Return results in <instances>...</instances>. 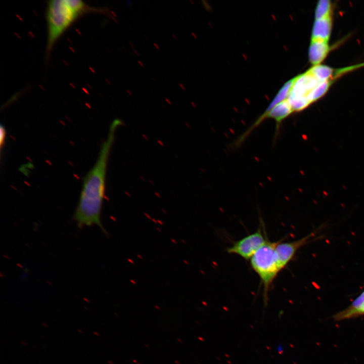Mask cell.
I'll return each mask as SVG.
<instances>
[{"mask_svg": "<svg viewBox=\"0 0 364 364\" xmlns=\"http://www.w3.org/2000/svg\"><path fill=\"white\" fill-rule=\"evenodd\" d=\"M122 124L119 118L114 119L111 123L97 160L83 178L74 215V219L80 228L96 225L107 234L101 218L105 198L107 167L116 131Z\"/></svg>", "mask_w": 364, "mask_h": 364, "instance_id": "1", "label": "cell"}, {"mask_svg": "<svg viewBox=\"0 0 364 364\" xmlns=\"http://www.w3.org/2000/svg\"><path fill=\"white\" fill-rule=\"evenodd\" d=\"M106 9L94 7L81 0H51L47 2L46 54L49 56L63 34L81 17L90 13H106Z\"/></svg>", "mask_w": 364, "mask_h": 364, "instance_id": "2", "label": "cell"}, {"mask_svg": "<svg viewBox=\"0 0 364 364\" xmlns=\"http://www.w3.org/2000/svg\"><path fill=\"white\" fill-rule=\"evenodd\" d=\"M278 243L268 240L250 259L251 266L259 276L262 285L264 300L265 301H267L271 284L281 271L275 252Z\"/></svg>", "mask_w": 364, "mask_h": 364, "instance_id": "3", "label": "cell"}, {"mask_svg": "<svg viewBox=\"0 0 364 364\" xmlns=\"http://www.w3.org/2000/svg\"><path fill=\"white\" fill-rule=\"evenodd\" d=\"M267 241L266 235L259 228L256 232L234 243L226 249V251L229 254L237 255L249 260Z\"/></svg>", "mask_w": 364, "mask_h": 364, "instance_id": "4", "label": "cell"}, {"mask_svg": "<svg viewBox=\"0 0 364 364\" xmlns=\"http://www.w3.org/2000/svg\"><path fill=\"white\" fill-rule=\"evenodd\" d=\"M313 235V233H310L295 241L288 242H279L276 247L275 252L279 267L281 271L293 258L297 251L307 243Z\"/></svg>", "mask_w": 364, "mask_h": 364, "instance_id": "5", "label": "cell"}, {"mask_svg": "<svg viewBox=\"0 0 364 364\" xmlns=\"http://www.w3.org/2000/svg\"><path fill=\"white\" fill-rule=\"evenodd\" d=\"M320 82L308 71L295 77L289 95L306 97Z\"/></svg>", "mask_w": 364, "mask_h": 364, "instance_id": "6", "label": "cell"}, {"mask_svg": "<svg viewBox=\"0 0 364 364\" xmlns=\"http://www.w3.org/2000/svg\"><path fill=\"white\" fill-rule=\"evenodd\" d=\"M329 50L328 41L319 39H311L308 51V57L310 63L314 66L319 65L327 56Z\"/></svg>", "mask_w": 364, "mask_h": 364, "instance_id": "7", "label": "cell"}, {"mask_svg": "<svg viewBox=\"0 0 364 364\" xmlns=\"http://www.w3.org/2000/svg\"><path fill=\"white\" fill-rule=\"evenodd\" d=\"M332 29L331 16L315 20L312 30L311 39H319L328 41Z\"/></svg>", "mask_w": 364, "mask_h": 364, "instance_id": "8", "label": "cell"}, {"mask_svg": "<svg viewBox=\"0 0 364 364\" xmlns=\"http://www.w3.org/2000/svg\"><path fill=\"white\" fill-rule=\"evenodd\" d=\"M363 306L364 291L347 308L337 313L334 316V319L336 321H340L358 316Z\"/></svg>", "mask_w": 364, "mask_h": 364, "instance_id": "9", "label": "cell"}, {"mask_svg": "<svg viewBox=\"0 0 364 364\" xmlns=\"http://www.w3.org/2000/svg\"><path fill=\"white\" fill-rule=\"evenodd\" d=\"M294 80L295 78L288 81L284 85V86L280 90L278 94L272 101L271 103L269 104L266 110L263 113L264 114L267 113L274 106L287 99L294 83Z\"/></svg>", "mask_w": 364, "mask_h": 364, "instance_id": "10", "label": "cell"}, {"mask_svg": "<svg viewBox=\"0 0 364 364\" xmlns=\"http://www.w3.org/2000/svg\"><path fill=\"white\" fill-rule=\"evenodd\" d=\"M308 72L313 75L320 82H323L328 80V79L331 77L333 70L328 66L318 65L310 69Z\"/></svg>", "mask_w": 364, "mask_h": 364, "instance_id": "11", "label": "cell"}, {"mask_svg": "<svg viewBox=\"0 0 364 364\" xmlns=\"http://www.w3.org/2000/svg\"><path fill=\"white\" fill-rule=\"evenodd\" d=\"M330 83L328 80L320 82L307 96V99L311 103L322 97L328 90Z\"/></svg>", "mask_w": 364, "mask_h": 364, "instance_id": "12", "label": "cell"}, {"mask_svg": "<svg viewBox=\"0 0 364 364\" xmlns=\"http://www.w3.org/2000/svg\"><path fill=\"white\" fill-rule=\"evenodd\" d=\"M332 5L328 0L319 1L315 9V20L330 17Z\"/></svg>", "mask_w": 364, "mask_h": 364, "instance_id": "13", "label": "cell"}, {"mask_svg": "<svg viewBox=\"0 0 364 364\" xmlns=\"http://www.w3.org/2000/svg\"><path fill=\"white\" fill-rule=\"evenodd\" d=\"M0 133V146L2 149L3 147L5 145L6 139V130L5 126L2 124L1 125Z\"/></svg>", "mask_w": 364, "mask_h": 364, "instance_id": "14", "label": "cell"}, {"mask_svg": "<svg viewBox=\"0 0 364 364\" xmlns=\"http://www.w3.org/2000/svg\"><path fill=\"white\" fill-rule=\"evenodd\" d=\"M364 314V306L359 312V315Z\"/></svg>", "mask_w": 364, "mask_h": 364, "instance_id": "15", "label": "cell"}]
</instances>
